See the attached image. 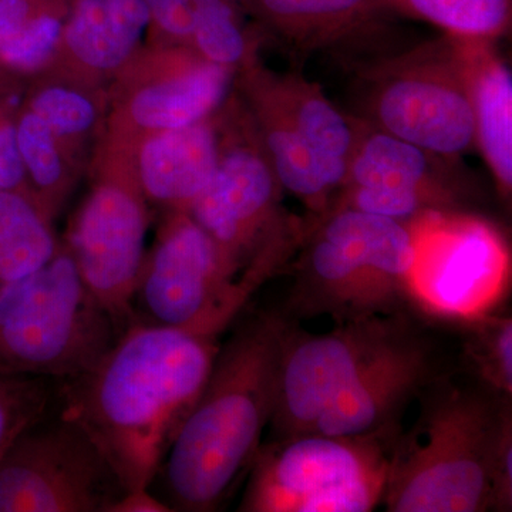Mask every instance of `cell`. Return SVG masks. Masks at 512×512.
I'll return each instance as SVG.
<instances>
[{
  "label": "cell",
  "mask_w": 512,
  "mask_h": 512,
  "mask_svg": "<svg viewBox=\"0 0 512 512\" xmlns=\"http://www.w3.org/2000/svg\"><path fill=\"white\" fill-rule=\"evenodd\" d=\"M217 339L133 323L99 362L60 380V414L99 448L124 491L151 487L210 377Z\"/></svg>",
  "instance_id": "1"
},
{
  "label": "cell",
  "mask_w": 512,
  "mask_h": 512,
  "mask_svg": "<svg viewBox=\"0 0 512 512\" xmlns=\"http://www.w3.org/2000/svg\"><path fill=\"white\" fill-rule=\"evenodd\" d=\"M286 326L281 316L262 313L218 350L157 474L171 511L218 510L248 473L274 413Z\"/></svg>",
  "instance_id": "2"
},
{
  "label": "cell",
  "mask_w": 512,
  "mask_h": 512,
  "mask_svg": "<svg viewBox=\"0 0 512 512\" xmlns=\"http://www.w3.org/2000/svg\"><path fill=\"white\" fill-rule=\"evenodd\" d=\"M431 393L413 429L394 443L384 510L491 511V460L511 397L485 387Z\"/></svg>",
  "instance_id": "3"
},
{
  "label": "cell",
  "mask_w": 512,
  "mask_h": 512,
  "mask_svg": "<svg viewBox=\"0 0 512 512\" xmlns=\"http://www.w3.org/2000/svg\"><path fill=\"white\" fill-rule=\"evenodd\" d=\"M289 306L340 322L399 313L412 301L414 234L407 222L336 205L305 231Z\"/></svg>",
  "instance_id": "4"
},
{
  "label": "cell",
  "mask_w": 512,
  "mask_h": 512,
  "mask_svg": "<svg viewBox=\"0 0 512 512\" xmlns=\"http://www.w3.org/2000/svg\"><path fill=\"white\" fill-rule=\"evenodd\" d=\"M120 335L63 241L42 268L0 286V373L72 379Z\"/></svg>",
  "instance_id": "5"
},
{
  "label": "cell",
  "mask_w": 512,
  "mask_h": 512,
  "mask_svg": "<svg viewBox=\"0 0 512 512\" xmlns=\"http://www.w3.org/2000/svg\"><path fill=\"white\" fill-rule=\"evenodd\" d=\"M400 433H301L261 444L238 511H373L383 504Z\"/></svg>",
  "instance_id": "6"
},
{
  "label": "cell",
  "mask_w": 512,
  "mask_h": 512,
  "mask_svg": "<svg viewBox=\"0 0 512 512\" xmlns=\"http://www.w3.org/2000/svg\"><path fill=\"white\" fill-rule=\"evenodd\" d=\"M90 188L63 242L84 284L123 333L136 323L133 298L146 258L150 210L133 151L97 140Z\"/></svg>",
  "instance_id": "7"
},
{
  "label": "cell",
  "mask_w": 512,
  "mask_h": 512,
  "mask_svg": "<svg viewBox=\"0 0 512 512\" xmlns=\"http://www.w3.org/2000/svg\"><path fill=\"white\" fill-rule=\"evenodd\" d=\"M279 190L262 148L224 140L214 177L188 210L252 295L284 268L305 234L282 210Z\"/></svg>",
  "instance_id": "8"
},
{
  "label": "cell",
  "mask_w": 512,
  "mask_h": 512,
  "mask_svg": "<svg viewBox=\"0 0 512 512\" xmlns=\"http://www.w3.org/2000/svg\"><path fill=\"white\" fill-rule=\"evenodd\" d=\"M252 293L239 284L212 239L188 212L167 211L146 252L133 298L138 323L217 339Z\"/></svg>",
  "instance_id": "9"
},
{
  "label": "cell",
  "mask_w": 512,
  "mask_h": 512,
  "mask_svg": "<svg viewBox=\"0 0 512 512\" xmlns=\"http://www.w3.org/2000/svg\"><path fill=\"white\" fill-rule=\"evenodd\" d=\"M234 72L190 46H141L107 86L99 140L133 151L150 134L211 119L227 100Z\"/></svg>",
  "instance_id": "10"
},
{
  "label": "cell",
  "mask_w": 512,
  "mask_h": 512,
  "mask_svg": "<svg viewBox=\"0 0 512 512\" xmlns=\"http://www.w3.org/2000/svg\"><path fill=\"white\" fill-rule=\"evenodd\" d=\"M124 493L76 421L42 419L0 458V512H106Z\"/></svg>",
  "instance_id": "11"
},
{
  "label": "cell",
  "mask_w": 512,
  "mask_h": 512,
  "mask_svg": "<svg viewBox=\"0 0 512 512\" xmlns=\"http://www.w3.org/2000/svg\"><path fill=\"white\" fill-rule=\"evenodd\" d=\"M410 333L399 313L346 320L322 335L286 326L271 417L276 439L308 433L339 393Z\"/></svg>",
  "instance_id": "12"
},
{
  "label": "cell",
  "mask_w": 512,
  "mask_h": 512,
  "mask_svg": "<svg viewBox=\"0 0 512 512\" xmlns=\"http://www.w3.org/2000/svg\"><path fill=\"white\" fill-rule=\"evenodd\" d=\"M414 234L412 301L436 315L470 320L507 291L510 256L484 221L433 211L409 222Z\"/></svg>",
  "instance_id": "13"
},
{
  "label": "cell",
  "mask_w": 512,
  "mask_h": 512,
  "mask_svg": "<svg viewBox=\"0 0 512 512\" xmlns=\"http://www.w3.org/2000/svg\"><path fill=\"white\" fill-rule=\"evenodd\" d=\"M373 110L380 130L434 157L461 156L476 143L464 57L390 74L377 90Z\"/></svg>",
  "instance_id": "14"
},
{
  "label": "cell",
  "mask_w": 512,
  "mask_h": 512,
  "mask_svg": "<svg viewBox=\"0 0 512 512\" xmlns=\"http://www.w3.org/2000/svg\"><path fill=\"white\" fill-rule=\"evenodd\" d=\"M431 157L383 130L357 138L339 205L407 224L444 211L450 198L434 183Z\"/></svg>",
  "instance_id": "15"
},
{
  "label": "cell",
  "mask_w": 512,
  "mask_h": 512,
  "mask_svg": "<svg viewBox=\"0 0 512 512\" xmlns=\"http://www.w3.org/2000/svg\"><path fill=\"white\" fill-rule=\"evenodd\" d=\"M434 370L430 346L412 332L339 393L308 433L355 437L400 429L404 407L433 382Z\"/></svg>",
  "instance_id": "16"
},
{
  "label": "cell",
  "mask_w": 512,
  "mask_h": 512,
  "mask_svg": "<svg viewBox=\"0 0 512 512\" xmlns=\"http://www.w3.org/2000/svg\"><path fill=\"white\" fill-rule=\"evenodd\" d=\"M148 23L144 0H76L55 59L43 73L107 89L140 49Z\"/></svg>",
  "instance_id": "17"
},
{
  "label": "cell",
  "mask_w": 512,
  "mask_h": 512,
  "mask_svg": "<svg viewBox=\"0 0 512 512\" xmlns=\"http://www.w3.org/2000/svg\"><path fill=\"white\" fill-rule=\"evenodd\" d=\"M222 144L212 117L141 138L133 148V158L147 201L165 212H188L214 177Z\"/></svg>",
  "instance_id": "18"
},
{
  "label": "cell",
  "mask_w": 512,
  "mask_h": 512,
  "mask_svg": "<svg viewBox=\"0 0 512 512\" xmlns=\"http://www.w3.org/2000/svg\"><path fill=\"white\" fill-rule=\"evenodd\" d=\"M247 72L248 79L272 100L316 156L345 185L350 158L357 143L349 120L312 84L295 79H276L254 67Z\"/></svg>",
  "instance_id": "19"
},
{
  "label": "cell",
  "mask_w": 512,
  "mask_h": 512,
  "mask_svg": "<svg viewBox=\"0 0 512 512\" xmlns=\"http://www.w3.org/2000/svg\"><path fill=\"white\" fill-rule=\"evenodd\" d=\"M76 0H0V69L39 76L55 59Z\"/></svg>",
  "instance_id": "20"
},
{
  "label": "cell",
  "mask_w": 512,
  "mask_h": 512,
  "mask_svg": "<svg viewBox=\"0 0 512 512\" xmlns=\"http://www.w3.org/2000/svg\"><path fill=\"white\" fill-rule=\"evenodd\" d=\"M468 84L476 120V143L498 185L512 187V74L491 55L466 56Z\"/></svg>",
  "instance_id": "21"
},
{
  "label": "cell",
  "mask_w": 512,
  "mask_h": 512,
  "mask_svg": "<svg viewBox=\"0 0 512 512\" xmlns=\"http://www.w3.org/2000/svg\"><path fill=\"white\" fill-rule=\"evenodd\" d=\"M22 106L45 121L80 165L99 140L107 110V89H92L53 74H39Z\"/></svg>",
  "instance_id": "22"
},
{
  "label": "cell",
  "mask_w": 512,
  "mask_h": 512,
  "mask_svg": "<svg viewBox=\"0 0 512 512\" xmlns=\"http://www.w3.org/2000/svg\"><path fill=\"white\" fill-rule=\"evenodd\" d=\"M15 119L20 157L30 192L53 220L72 194L82 165L67 153L45 121L25 106L16 110Z\"/></svg>",
  "instance_id": "23"
},
{
  "label": "cell",
  "mask_w": 512,
  "mask_h": 512,
  "mask_svg": "<svg viewBox=\"0 0 512 512\" xmlns=\"http://www.w3.org/2000/svg\"><path fill=\"white\" fill-rule=\"evenodd\" d=\"M60 242L52 218L30 195L0 190V286L42 268Z\"/></svg>",
  "instance_id": "24"
},
{
  "label": "cell",
  "mask_w": 512,
  "mask_h": 512,
  "mask_svg": "<svg viewBox=\"0 0 512 512\" xmlns=\"http://www.w3.org/2000/svg\"><path fill=\"white\" fill-rule=\"evenodd\" d=\"M268 25L296 40L346 29L379 6V0H248Z\"/></svg>",
  "instance_id": "25"
},
{
  "label": "cell",
  "mask_w": 512,
  "mask_h": 512,
  "mask_svg": "<svg viewBox=\"0 0 512 512\" xmlns=\"http://www.w3.org/2000/svg\"><path fill=\"white\" fill-rule=\"evenodd\" d=\"M413 13L466 42L503 35L511 23L512 0H379Z\"/></svg>",
  "instance_id": "26"
},
{
  "label": "cell",
  "mask_w": 512,
  "mask_h": 512,
  "mask_svg": "<svg viewBox=\"0 0 512 512\" xmlns=\"http://www.w3.org/2000/svg\"><path fill=\"white\" fill-rule=\"evenodd\" d=\"M467 352L485 389L497 396H512L511 316L484 315L470 319Z\"/></svg>",
  "instance_id": "27"
},
{
  "label": "cell",
  "mask_w": 512,
  "mask_h": 512,
  "mask_svg": "<svg viewBox=\"0 0 512 512\" xmlns=\"http://www.w3.org/2000/svg\"><path fill=\"white\" fill-rule=\"evenodd\" d=\"M49 379L0 373V458L23 431L49 416Z\"/></svg>",
  "instance_id": "28"
},
{
  "label": "cell",
  "mask_w": 512,
  "mask_h": 512,
  "mask_svg": "<svg viewBox=\"0 0 512 512\" xmlns=\"http://www.w3.org/2000/svg\"><path fill=\"white\" fill-rule=\"evenodd\" d=\"M248 46L235 0H215L190 43L191 49L204 59L231 69L245 63Z\"/></svg>",
  "instance_id": "29"
},
{
  "label": "cell",
  "mask_w": 512,
  "mask_h": 512,
  "mask_svg": "<svg viewBox=\"0 0 512 512\" xmlns=\"http://www.w3.org/2000/svg\"><path fill=\"white\" fill-rule=\"evenodd\" d=\"M147 5L148 42L190 46L195 29L215 0H144Z\"/></svg>",
  "instance_id": "30"
},
{
  "label": "cell",
  "mask_w": 512,
  "mask_h": 512,
  "mask_svg": "<svg viewBox=\"0 0 512 512\" xmlns=\"http://www.w3.org/2000/svg\"><path fill=\"white\" fill-rule=\"evenodd\" d=\"M15 117L16 111L0 101V190L23 192L33 198L20 157Z\"/></svg>",
  "instance_id": "31"
},
{
  "label": "cell",
  "mask_w": 512,
  "mask_h": 512,
  "mask_svg": "<svg viewBox=\"0 0 512 512\" xmlns=\"http://www.w3.org/2000/svg\"><path fill=\"white\" fill-rule=\"evenodd\" d=\"M491 485L493 501L491 511L512 510V413L511 407L505 412L495 439L493 460H491Z\"/></svg>",
  "instance_id": "32"
},
{
  "label": "cell",
  "mask_w": 512,
  "mask_h": 512,
  "mask_svg": "<svg viewBox=\"0 0 512 512\" xmlns=\"http://www.w3.org/2000/svg\"><path fill=\"white\" fill-rule=\"evenodd\" d=\"M106 512H173L164 501L150 493V487L124 491Z\"/></svg>",
  "instance_id": "33"
}]
</instances>
